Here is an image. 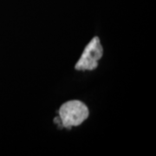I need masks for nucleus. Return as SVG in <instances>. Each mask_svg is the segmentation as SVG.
I'll return each mask as SVG.
<instances>
[{
    "instance_id": "nucleus-1",
    "label": "nucleus",
    "mask_w": 156,
    "mask_h": 156,
    "mask_svg": "<svg viewBox=\"0 0 156 156\" xmlns=\"http://www.w3.org/2000/svg\"><path fill=\"white\" fill-rule=\"evenodd\" d=\"M59 119L64 128L79 126L89 116V108L80 101H69L62 104L59 110Z\"/></svg>"
},
{
    "instance_id": "nucleus-2",
    "label": "nucleus",
    "mask_w": 156,
    "mask_h": 156,
    "mask_svg": "<svg viewBox=\"0 0 156 156\" xmlns=\"http://www.w3.org/2000/svg\"><path fill=\"white\" fill-rule=\"evenodd\" d=\"M103 54L99 37H95L85 47L83 53L76 64L77 70H93L98 66V61Z\"/></svg>"
}]
</instances>
